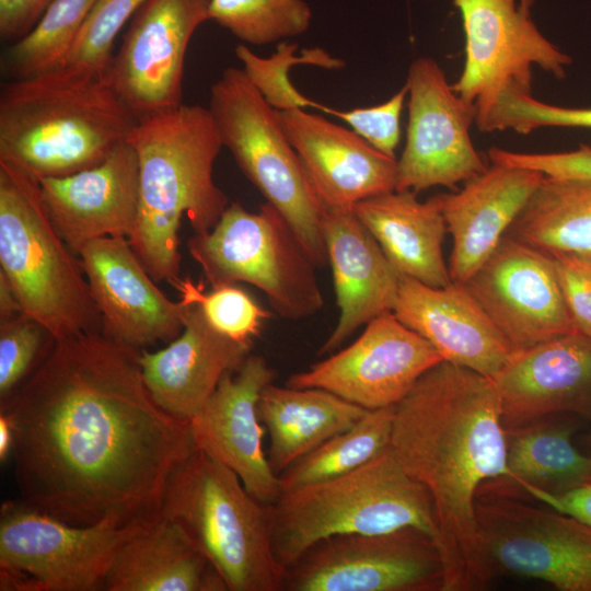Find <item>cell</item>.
I'll list each match as a JSON object with an SVG mask.
<instances>
[{
    "mask_svg": "<svg viewBox=\"0 0 591 591\" xmlns=\"http://www.w3.org/2000/svg\"><path fill=\"white\" fill-rule=\"evenodd\" d=\"M139 354L102 331L56 339L0 404L20 500L73 525L160 515L171 475L197 448L189 421L153 399Z\"/></svg>",
    "mask_w": 591,
    "mask_h": 591,
    "instance_id": "1",
    "label": "cell"
},
{
    "mask_svg": "<svg viewBox=\"0 0 591 591\" xmlns=\"http://www.w3.org/2000/svg\"><path fill=\"white\" fill-rule=\"evenodd\" d=\"M391 448L430 496L442 591L485 589L494 575L476 496L488 482H510L507 430L494 380L444 360L436 364L395 404Z\"/></svg>",
    "mask_w": 591,
    "mask_h": 591,
    "instance_id": "2",
    "label": "cell"
},
{
    "mask_svg": "<svg viewBox=\"0 0 591 591\" xmlns=\"http://www.w3.org/2000/svg\"><path fill=\"white\" fill-rule=\"evenodd\" d=\"M139 163V210L128 239L155 282L181 280L178 231H210L227 207L213 164L223 147L209 108L184 105L137 123L127 138Z\"/></svg>",
    "mask_w": 591,
    "mask_h": 591,
    "instance_id": "3",
    "label": "cell"
},
{
    "mask_svg": "<svg viewBox=\"0 0 591 591\" xmlns=\"http://www.w3.org/2000/svg\"><path fill=\"white\" fill-rule=\"evenodd\" d=\"M137 123L106 76L10 80L0 92V161L37 181L71 175L103 162Z\"/></svg>",
    "mask_w": 591,
    "mask_h": 591,
    "instance_id": "4",
    "label": "cell"
},
{
    "mask_svg": "<svg viewBox=\"0 0 591 591\" xmlns=\"http://www.w3.org/2000/svg\"><path fill=\"white\" fill-rule=\"evenodd\" d=\"M270 508L273 551L282 569L334 535L416 528L437 538L430 496L391 444L345 475L281 493Z\"/></svg>",
    "mask_w": 591,
    "mask_h": 591,
    "instance_id": "5",
    "label": "cell"
},
{
    "mask_svg": "<svg viewBox=\"0 0 591 591\" xmlns=\"http://www.w3.org/2000/svg\"><path fill=\"white\" fill-rule=\"evenodd\" d=\"M0 274L22 312L56 339L102 331L80 257L58 233L38 181L0 161Z\"/></svg>",
    "mask_w": 591,
    "mask_h": 591,
    "instance_id": "6",
    "label": "cell"
},
{
    "mask_svg": "<svg viewBox=\"0 0 591 591\" xmlns=\"http://www.w3.org/2000/svg\"><path fill=\"white\" fill-rule=\"evenodd\" d=\"M160 514L176 522L224 579L229 591H280L283 569L271 540V508L205 452L171 475Z\"/></svg>",
    "mask_w": 591,
    "mask_h": 591,
    "instance_id": "7",
    "label": "cell"
},
{
    "mask_svg": "<svg viewBox=\"0 0 591 591\" xmlns=\"http://www.w3.org/2000/svg\"><path fill=\"white\" fill-rule=\"evenodd\" d=\"M209 111L222 144L248 181L283 217L316 267L328 264L325 207L286 137L276 109L243 69L229 67L212 84Z\"/></svg>",
    "mask_w": 591,
    "mask_h": 591,
    "instance_id": "8",
    "label": "cell"
},
{
    "mask_svg": "<svg viewBox=\"0 0 591 591\" xmlns=\"http://www.w3.org/2000/svg\"><path fill=\"white\" fill-rule=\"evenodd\" d=\"M187 248L211 287L253 285L283 318H306L324 305L316 266L268 202L258 212L229 205L210 231L194 233Z\"/></svg>",
    "mask_w": 591,
    "mask_h": 591,
    "instance_id": "9",
    "label": "cell"
},
{
    "mask_svg": "<svg viewBox=\"0 0 591 591\" xmlns=\"http://www.w3.org/2000/svg\"><path fill=\"white\" fill-rule=\"evenodd\" d=\"M144 525H73L7 500L0 509V590H104L117 551Z\"/></svg>",
    "mask_w": 591,
    "mask_h": 591,
    "instance_id": "10",
    "label": "cell"
},
{
    "mask_svg": "<svg viewBox=\"0 0 591 591\" xmlns=\"http://www.w3.org/2000/svg\"><path fill=\"white\" fill-rule=\"evenodd\" d=\"M465 36L464 67L454 91L482 126L509 92L532 94L533 67L560 80L570 55L547 39L534 23V0H453Z\"/></svg>",
    "mask_w": 591,
    "mask_h": 591,
    "instance_id": "11",
    "label": "cell"
},
{
    "mask_svg": "<svg viewBox=\"0 0 591 591\" xmlns=\"http://www.w3.org/2000/svg\"><path fill=\"white\" fill-rule=\"evenodd\" d=\"M475 509L494 576L535 579L560 591H591L590 524L531 506L497 482L482 486Z\"/></svg>",
    "mask_w": 591,
    "mask_h": 591,
    "instance_id": "12",
    "label": "cell"
},
{
    "mask_svg": "<svg viewBox=\"0 0 591 591\" xmlns=\"http://www.w3.org/2000/svg\"><path fill=\"white\" fill-rule=\"evenodd\" d=\"M434 540L416 528L318 541L283 569L280 591H442Z\"/></svg>",
    "mask_w": 591,
    "mask_h": 591,
    "instance_id": "13",
    "label": "cell"
},
{
    "mask_svg": "<svg viewBox=\"0 0 591 591\" xmlns=\"http://www.w3.org/2000/svg\"><path fill=\"white\" fill-rule=\"evenodd\" d=\"M408 124L397 161L395 190L416 194L433 186L456 189L483 173L485 165L471 139L475 114L430 57L415 59L406 78Z\"/></svg>",
    "mask_w": 591,
    "mask_h": 591,
    "instance_id": "14",
    "label": "cell"
},
{
    "mask_svg": "<svg viewBox=\"0 0 591 591\" xmlns=\"http://www.w3.org/2000/svg\"><path fill=\"white\" fill-rule=\"evenodd\" d=\"M211 0H146L129 22L106 77L138 121L179 107L184 61Z\"/></svg>",
    "mask_w": 591,
    "mask_h": 591,
    "instance_id": "15",
    "label": "cell"
},
{
    "mask_svg": "<svg viewBox=\"0 0 591 591\" xmlns=\"http://www.w3.org/2000/svg\"><path fill=\"white\" fill-rule=\"evenodd\" d=\"M463 286L514 350L578 332L552 255L507 234Z\"/></svg>",
    "mask_w": 591,
    "mask_h": 591,
    "instance_id": "16",
    "label": "cell"
},
{
    "mask_svg": "<svg viewBox=\"0 0 591 591\" xmlns=\"http://www.w3.org/2000/svg\"><path fill=\"white\" fill-rule=\"evenodd\" d=\"M441 361L428 340L385 312L349 346L290 375L286 385L323 389L372 410L397 404Z\"/></svg>",
    "mask_w": 591,
    "mask_h": 591,
    "instance_id": "17",
    "label": "cell"
},
{
    "mask_svg": "<svg viewBox=\"0 0 591 591\" xmlns=\"http://www.w3.org/2000/svg\"><path fill=\"white\" fill-rule=\"evenodd\" d=\"M78 256L103 334L137 350L170 343L181 334L187 306L157 286L126 236L90 241Z\"/></svg>",
    "mask_w": 591,
    "mask_h": 591,
    "instance_id": "18",
    "label": "cell"
},
{
    "mask_svg": "<svg viewBox=\"0 0 591 591\" xmlns=\"http://www.w3.org/2000/svg\"><path fill=\"white\" fill-rule=\"evenodd\" d=\"M274 379L275 371L266 359L250 354L239 370L221 379L189 420L197 450L232 470L246 490L266 505L274 503L281 489L263 447L265 427L257 403Z\"/></svg>",
    "mask_w": 591,
    "mask_h": 591,
    "instance_id": "19",
    "label": "cell"
},
{
    "mask_svg": "<svg viewBox=\"0 0 591 591\" xmlns=\"http://www.w3.org/2000/svg\"><path fill=\"white\" fill-rule=\"evenodd\" d=\"M493 380L506 430L561 413L591 417V338L573 332L514 350Z\"/></svg>",
    "mask_w": 591,
    "mask_h": 591,
    "instance_id": "20",
    "label": "cell"
},
{
    "mask_svg": "<svg viewBox=\"0 0 591 591\" xmlns=\"http://www.w3.org/2000/svg\"><path fill=\"white\" fill-rule=\"evenodd\" d=\"M276 113L325 208H354L361 200L395 190L397 160L352 129L303 108Z\"/></svg>",
    "mask_w": 591,
    "mask_h": 591,
    "instance_id": "21",
    "label": "cell"
},
{
    "mask_svg": "<svg viewBox=\"0 0 591 591\" xmlns=\"http://www.w3.org/2000/svg\"><path fill=\"white\" fill-rule=\"evenodd\" d=\"M38 183L49 218L77 255L90 241L129 239L134 233L139 210V163L127 140L95 166Z\"/></svg>",
    "mask_w": 591,
    "mask_h": 591,
    "instance_id": "22",
    "label": "cell"
},
{
    "mask_svg": "<svg viewBox=\"0 0 591 591\" xmlns=\"http://www.w3.org/2000/svg\"><path fill=\"white\" fill-rule=\"evenodd\" d=\"M394 315L444 361L494 379L514 352L463 285L442 288L399 276Z\"/></svg>",
    "mask_w": 591,
    "mask_h": 591,
    "instance_id": "23",
    "label": "cell"
},
{
    "mask_svg": "<svg viewBox=\"0 0 591 591\" xmlns=\"http://www.w3.org/2000/svg\"><path fill=\"white\" fill-rule=\"evenodd\" d=\"M185 305L181 334L160 350H140L139 362L155 403L169 415L189 421L221 379L239 370L252 345L218 332L197 304Z\"/></svg>",
    "mask_w": 591,
    "mask_h": 591,
    "instance_id": "24",
    "label": "cell"
},
{
    "mask_svg": "<svg viewBox=\"0 0 591 591\" xmlns=\"http://www.w3.org/2000/svg\"><path fill=\"white\" fill-rule=\"evenodd\" d=\"M323 233L339 317L317 351L321 356L334 352L378 315L392 312L401 276L354 208H325Z\"/></svg>",
    "mask_w": 591,
    "mask_h": 591,
    "instance_id": "25",
    "label": "cell"
},
{
    "mask_svg": "<svg viewBox=\"0 0 591 591\" xmlns=\"http://www.w3.org/2000/svg\"><path fill=\"white\" fill-rule=\"evenodd\" d=\"M543 178L534 170L491 163L462 189L436 195L452 236V282L465 283L493 253Z\"/></svg>",
    "mask_w": 591,
    "mask_h": 591,
    "instance_id": "26",
    "label": "cell"
},
{
    "mask_svg": "<svg viewBox=\"0 0 591 591\" xmlns=\"http://www.w3.org/2000/svg\"><path fill=\"white\" fill-rule=\"evenodd\" d=\"M354 211L399 275L434 288L452 283L442 254L448 233L437 196L419 201L412 190L361 200Z\"/></svg>",
    "mask_w": 591,
    "mask_h": 591,
    "instance_id": "27",
    "label": "cell"
},
{
    "mask_svg": "<svg viewBox=\"0 0 591 591\" xmlns=\"http://www.w3.org/2000/svg\"><path fill=\"white\" fill-rule=\"evenodd\" d=\"M106 591H229L183 529L160 514L117 551Z\"/></svg>",
    "mask_w": 591,
    "mask_h": 591,
    "instance_id": "28",
    "label": "cell"
},
{
    "mask_svg": "<svg viewBox=\"0 0 591 591\" xmlns=\"http://www.w3.org/2000/svg\"><path fill=\"white\" fill-rule=\"evenodd\" d=\"M257 412L269 434L267 459L278 476L331 437L352 427L368 409L323 389L270 383L260 393Z\"/></svg>",
    "mask_w": 591,
    "mask_h": 591,
    "instance_id": "29",
    "label": "cell"
},
{
    "mask_svg": "<svg viewBox=\"0 0 591 591\" xmlns=\"http://www.w3.org/2000/svg\"><path fill=\"white\" fill-rule=\"evenodd\" d=\"M506 234L548 254H591V179L544 176Z\"/></svg>",
    "mask_w": 591,
    "mask_h": 591,
    "instance_id": "30",
    "label": "cell"
},
{
    "mask_svg": "<svg viewBox=\"0 0 591 591\" xmlns=\"http://www.w3.org/2000/svg\"><path fill=\"white\" fill-rule=\"evenodd\" d=\"M573 428L546 419L507 430L510 482L525 493L558 495L591 479V456L572 442Z\"/></svg>",
    "mask_w": 591,
    "mask_h": 591,
    "instance_id": "31",
    "label": "cell"
},
{
    "mask_svg": "<svg viewBox=\"0 0 591 591\" xmlns=\"http://www.w3.org/2000/svg\"><path fill=\"white\" fill-rule=\"evenodd\" d=\"M395 405L368 410L339 432L290 464L279 475L281 493L345 475L391 444Z\"/></svg>",
    "mask_w": 591,
    "mask_h": 591,
    "instance_id": "32",
    "label": "cell"
},
{
    "mask_svg": "<svg viewBox=\"0 0 591 591\" xmlns=\"http://www.w3.org/2000/svg\"><path fill=\"white\" fill-rule=\"evenodd\" d=\"M96 0H54L37 24L1 56L2 73L23 80L61 67Z\"/></svg>",
    "mask_w": 591,
    "mask_h": 591,
    "instance_id": "33",
    "label": "cell"
},
{
    "mask_svg": "<svg viewBox=\"0 0 591 591\" xmlns=\"http://www.w3.org/2000/svg\"><path fill=\"white\" fill-rule=\"evenodd\" d=\"M311 19V8L304 0H211L209 5V21L252 45L301 35Z\"/></svg>",
    "mask_w": 591,
    "mask_h": 591,
    "instance_id": "34",
    "label": "cell"
},
{
    "mask_svg": "<svg viewBox=\"0 0 591 591\" xmlns=\"http://www.w3.org/2000/svg\"><path fill=\"white\" fill-rule=\"evenodd\" d=\"M297 48V44L281 42L277 51L268 58L257 56L244 44H240L235 48V55L243 63V70L251 82L265 100L278 111L304 107L321 108L322 105L305 97L291 84L288 77L291 67L305 63L325 69H339L345 66L341 59L331 56L322 48L303 49L300 56H296Z\"/></svg>",
    "mask_w": 591,
    "mask_h": 591,
    "instance_id": "35",
    "label": "cell"
},
{
    "mask_svg": "<svg viewBox=\"0 0 591 591\" xmlns=\"http://www.w3.org/2000/svg\"><path fill=\"white\" fill-rule=\"evenodd\" d=\"M144 1L96 0L71 51L56 70L76 78L106 76L119 32Z\"/></svg>",
    "mask_w": 591,
    "mask_h": 591,
    "instance_id": "36",
    "label": "cell"
},
{
    "mask_svg": "<svg viewBox=\"0 0 591 591\" xmlns=\"http://www.w3.org/2000/svg\"><path fill=\"white\" fill-rule=\"evenodd\" d=\"M174 288L183 304H197L213 328L239 343L252 345L253 338L260 333L263 321L270 317V312L234 285L212 287L205 292L201 282L195 283L185 277Z\"/></svg>",
    "mask_w": 591,
    "mask_h": 591,
    "instance_id": "37",
    "label": "cell"
},
{
    "mask_svg": "<svg viewBox=\"0 0 591 591\" xmlns=\"http://www.w3.org/2000/svg\"><path fill=\"white\" fill-rule=\"evenodd\" d=\"M55 339L36 321L16 314L0 321V402L9 399L49 352Z\"/></svg>",
    "mask_w": 591,
    "mask_h": 591,
    "instance_id": "38",
    "label": "cell"
},
{
    "mask_svg": "<svg viewBox=\"0 0 591 591\" xmlns=\"http://www.w3.org/2000/svg\"><path fill=\"white\" fill-rule=\"evenodd\" d=\"M543 127L591 129V107H564L538 101L533 94L509 92L493 108L484 132L513 130L528 135Z\"/></svg>",
    "mask_w": 591,
    "mask_h": 591,
    "instance_id": "39",
    "label": "cell"
},
{
    "mask_svg": "<svg viewBox=\"0 0 591 591\" xmlns=\"http://www.w3.org/2000/svg\"><path fill=\"white\" fill-rule=\"evenodd\" d=\"M407 94L408 90L404 84L386 102L379 105L349 111L321 105L320 109L340 118L376 150L395 158L401 138V115Z\"/></svg>",
    "mask_w": 591,
    "mask_h": 591,
    "instance_id": "40",
    "label": "cell"
},
{
    "mask_svg": "<svg viewBox=\"0 0 591 591\" xmlns=\"http://www.w3.org/2000/svg\"><path fill=\"white\" fill-rule=\"evenodd\" d=\"M488 157L491 163L534 170L546 177L591 179V147L587 144L551 153L513 152L493 147Z\"/></svg>",
    "mask_w": 591,
    "mask_h": 591,
    "instance_id": "41",
    "label": "cell"
},
{
    "mask_svg": "<svg viewBox=\"0 0 591 591\" xmlns=\"http://www.w3.org/2000/svg\"><path fill=\"white\" fill-rule=\"evenodd\" d=\"M551 255L572 321L578 332L591 338V254Z\"/></svg>",
    "mask_w": 591,
    "mask_h": 591,
    "instance_id": "42",
    "label": "cell"
},
{
    "mask_svg": "<svg viewBox=\"0 0 591 591\" xmlns=\"http://www.w3.org/2000/svg\"><path fill=\"white\" fill-rule=\"evenodd\" d=\"M54 0H0V37L12 44L37 24Z\"/></svg>",
    "mask_w": 591,
    "mask_h": 591,
    "instance_id": "43",
    "label": "cell"
},
{
    "mask_svg": "<svg viewBox=\"0 0 591 591\" xmlns=\"http://www.w3.org/2000/svg\"><path fill=\"white\" fill-rule=\"evenodd\" d=\"M528 494L545 506L591 525V483L558 495L540 490H532Z\"/></svg>",
    "mask_w": 591,
    "mask_h": 591,
    "instance_id": "44",
    "label": "cell"
},
{
    "mask_svg": "<svg viewBox=\"0 0 591 591\" xmlns=\"http://www.w3.org/2000/svg\"><path fill=\"white\" fill-rule=\"evenodd\" d=\"M22 313L19 300L3 275L0 274V321Z\"/></svg>",
    "mask_w": 591,
    "mask_h": 591,
    "instance_id": "45",
    "label": "cell"
},
{
    "mask_svg": "<svg viewBox=\"0 0 591 591\" xmlns=\"http://www.w3.org/2000/svg\"><path fill=\"white\" fill-rule=\"evenodd\" d=\"M14 429L9 416L0 410V461L7 463L12 456Z\"/></svg>",
    "mask_w": 591,
    "mask_h": 591,
    "instance_id": "46",
    "label": "cell"
},
{
    "mask_svg": "<svg viewBox=\"0 0 591 591\" xmlns=\"http://www.w3.org/2000/svg\"><path fill=\"white\" fill-rule=\"evenodd\" d=\"M589 440H590V442H591V434H590V437H589Z\"/></svg>",
    "mask_w": 591,
    "mask_h": 591,
    "instance_id": "47",
    "label": "cell"
},
{
    "mask_svg": "<svg viewBox=\"0 0 591 591\" xmlns=\"http://www.w3.org/2000/svg\"><path fill=\"white\" fill-rule=\"evenodd\" d=\"M589 483H591V479H590V482H589Z\"/></svg>",
    "mask_w": 591,
    "mask_h": 591,
    "instance_id": "48",
    "label": "cell"
}]
</instances>
